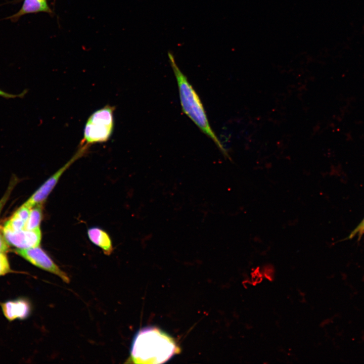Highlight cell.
Segmentation results:
<instances>
[{
	"label": "cell",
	"mask_w": 364,
	"mask_h": 364,
	"mask_svg": "<svg viewBox=\"0 0 364 364\" xmlns=\"http://www.w3.org/2000/svg\"><path fill=\"white\" fill-rule=\"evenodd\" d=\"M88 148L87 146L79 145V149L70 160L49 177L24 204L31 208L36 205L42 204L55 187L62 174L74 161L85 153Z\"/></svg>",
	"instance_id": "cell-4"
},
{
	"label": "cell",
	"mask_w": 364,
	"mask_h": 364,
	"mask_svg": "<svg viewBox=\"0 0 364 364\" xmlns=\"http://www.w3.org/2000/svg\"><path fill=\"white\" fill-rule=\"evenodd\" d=\"M26 223V221L14 213L5 223L4 229L12 232H17L24 229Z\"/></svg>",
	"instance_id": "cell-11"
},
{
	"label": "cell",
	"mask_w": 364,
	"mask_h": 364,
	"mask_svg": "<svg viewBox=\"0 0 364 364\" xmlns=\"http://www.w3.org/2000/svg\"><path fill=\"white\" fill-rule=\"evenodd\" d=\"M13 186V184H12V185L9 187V190L7 191L6 193L0 200V213L9 198Z\"/></svg>",
	"instance_id": "cell-16"
},
{
	"label": "cell",
	"mask_w": 364,
	"mask_h": 364,
	"mask_svg": "<svg viewBox=\"0 0 364 364\" xmlns=\"http://www.w3.org/2000/svg\"><path fill=\"white\" fill-rule=\"evenodd\" d=\"M27 93V90H24L20 94H12L6 92L0 88V96L6 99H15L17 98H22Z\"/></svg>",
	"instance_id": "cell-14"
},
{
	"label": "cell",
	"mask_w": 364,
	"mask_h": 364,
	"mask_svg": "<svg viewBox=\"0 0 364 364\" xmlns=\"http://www.w3.org/2000/svg\"><path fill=\"white\" fill-rule=\"evenodd\" d=\"M114 107L106 105L93 113L85 124L80 144L89 147L108 141L114 130Z\"/></svg>",
	"instance_id": "cell-3"
},
{
	"label": "cell",
	"mask_w": 364,
	"mask_h": 364,
	"mask_svg": "<svg viewBox=\"0 0 364 364\" xmlns=\"http://www.w3.org/2000/svg\"><path fill=\"white\" fill-rule=\"evenodd\" d=\"M9 248V244L4 235L3 229L0 227V252H6Z\"/></svg>",
	"instance_id": "cell-15"
},
{
	"label": "cell",
	"mask_w": 364,
	"mask_h": 364,
	"mask_svg": "<svg viewBox=\"0 0 364 364\" xmlns=\"http://www.w3.org/2000/svg\"><path fill=\"white\" fill-rule=\"evenodd\" d=\"M168 57L177 83L183 111L204 133L214 142L223 155L230 159L227 150L211 128L203 104L197 93L189 83L187 77L179 69L171 52L168 53Z\"/></svg>",
	"instance_id": "cell-2"
},
{
	"label": "cell",
	"mask_w": 364,
	"mask_h": 364,
	"mask_svg": "<svg viewBox=\"0 0 364 364\" xmlns=\"http://www.w3.org/2000/svg\"><path fill=\"white\" fill-rule=\"evenodd\" d=\"M39 12L52 13L47 0H24L20 9L6 19H10L12 22H16L23 15Z\"/></svg>",
	"instance_id": "cell-8"
},
{
	"label": "cell",
	"mask_w": 364,
	"mask_h": 364,
	"mask_svg": "<svg viewBox=\"0 0 364 364\" xmlns=\"http://www.w3.org/2000/svg\"><path fill=\"white\" fill-rule=\"evenodd\" d=\"M87 234L89 240L100 247L105 254L110 255L112 253L113 250L112 242L106 232L99 228H93L88 230Z\"/></svg>",
	"instance_id": "cell-9"
},
{
	"label": "cell",
	"mask_w": 364,
	"mask_h": 364,
	"mask_svg": "<svg viewBox=\"0 0 364 364\" xmlns=\"http://www.w3.org/2000/svg\"><path fill=\"white\" fill-rule=\"evenodd\" d=\"M30 210L25 229L33 230L39 228L42 218V204L34 206Z\"/></svg>",
	"instance_id": "cell-10"
},
{
	"label": "cell",
	"mask_w": 364,
	"mask_h": 364,
	"mask_svg": "<svg viewBox=\"0 0 364 364\" xmlns=\"http://www.w3.org/2000/svg\"><path fill=\"white\" fill-rule=\"evenodd\" d=\"M10 271V266L7 255L0 252V276L5 275Z\"/></svg>",
	"instance_id": "cell-12"
},
{
	"label": "cell",
	"mask_w": 364,
	"mask_h": 364,
	"mask_svg": "<svg viewBox=\"0 0 364 364\" xmlns=\"http://www.w3.org/2000/svg\"><path fill=\"white\" fill-rule=\"evenodd\" d=\"M364 235V218L358 225L350 234L348 239H352L357 237L358 239Z\"/></svg>",
	"instance_id": "cell-13"
},
{
	"label": "cell",
	"mask_w": 364,
	"mask_h": 364,
	"mask_svg": "<svg viewBox=\"0 0 364 364\" xmlns=\"http://www.w3.org/2000/svg\"><path fill=\"white\" fill-rule=\"evenodd\" d=\"M4 235L9 245L18 249H27L39 246L41 234L39 228L33 230L23 229L12 232L3 229Z\"/></svg>",
	"instance_id": "cell-6"
},
{
	"label": "cell",
	"mask_w": 364,
	"mask_h": 364,
	"mask_svg": "<svg viewBox=\"0 0 364 364\" xmlns=\"http://www.w3.org/2000/svg\"><path fill=\"white\" fill-rule=\"evenodd\" d=\"M178 351L173 339L159 329L145 328L134 338L131 359L135 363H164Z\"/></svg>",
	"instance_id": "cell-1"
},
{
	"label": "cell",
	"mask_w": 364,
	"mask_h": 364,
	"mask_svg": "<svg viewBox=\"0 0 364 364\" xmlns=\"http://www.w3.org/2000/svg\"><path fill=\"white\" fill-rule=\"evenodd\" d=\"M2 308L4 315L9 321L24 319L28 316L31 311L28 301L22 299L5 302L2 304Z\"/></svg>",
	"instance_id": "cell-7"
},
{
	"label": "cell",
	"mask_w": 364,
	"mask_h": 364,
	"mask_svg": "<svg viewBox=\"0 0 364 364\" xmlns=\"http://www.w3.org/2000/svg\"><path fill=\"white\" fill-rule=\"evenodd\" d=\"M17 253L32 264L59 277L67 283L70 282L68 275L61 270L48 254L38 246L17 249Z\"/></svg>",
	"instance_id": "cell-5"
}]
</instances>
